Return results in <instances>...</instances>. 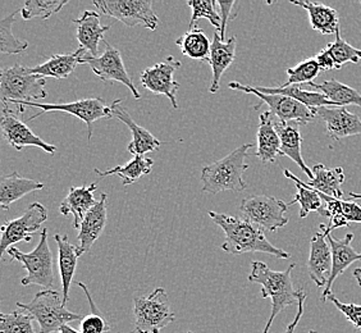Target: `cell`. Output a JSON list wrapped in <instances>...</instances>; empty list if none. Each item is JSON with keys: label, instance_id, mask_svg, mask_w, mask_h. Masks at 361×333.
Returning a JSON list of instances; mask_svg holds the SVG:
<instances>
[{"label": "cell", "instance_id": "obj_1", "mask_svg": "<svg viewBox=\"0 0 361 333\" xmlns=\"http://www.w3.org/2000/svg\"><path fill=\"white\" fill-rule=\"evenodd\" d=\"M209 217L221 227L226 235L223 251L231 255H243L246 253H264L278 259H290L291 254L269 243L264 229L243 218L209 212Z\"/></svg>", "mask_w": 361, "mask_h": 333}, {"label": "cell", "instance_id": "obj_2", "mask_svg": "<svg viewBox=\"0 0 361 333\" xmlns=\"http://www.w3.org/2000/svg\"><path fill=\"white\" fill-rule=\"evenodd\" d=\"M296 264H291L286 271L277 272L271 270L267 264L259 260L251 263L249 281L262 286V298L271 300V313L265 325L263 333H269L273 320L287 306L299 305L300 291L295 290L291 273Z\"/></svg>", "mask_w": 361, "mask_h": 333}, {"label": "cell", "instance_id": "obj_3", "mask_svg": "<svg viewBox=\"0 0 361 333\" xmlns=\"http://www.w3.org/2000/svg\"><path fill=\"white\" fill-rule=\"evenodd\" d=\"M254 144H243L222 159L202 166V191L216 195L223 191L241 193L247 188L243 174L249 168L246 158Z\"/></svg>", "mask_w": 361, "mask_h": 333}, {"label": "cell", "instance_id": "obj_4", "mask_svg": "<svg viewBox=\"0 0 361 333\" xmlns=\"http://www.w3.org/2000/svg\"><path fill=\"white\" fill-rule=\"evenodd\" d=\"M16 306L30 314L39 323L40 333L59 332L64 325L84 318L80 314L70 312L63 303L62 293L53 289L37 292L35 298L27 304L17 303Z\"/></svg>", "mask_w": 361, "mask_h": 333}, {"label": "cell", "instance_id": "obj_5", "mask_svg": "<svg viewBox=\"0 0 361 333\" xmlns=\"http://www.w3.org/2000/svg\"><path fill=\"white\" fill-rule=\"evenodd\" d=\"M47 78L30 73L27 67L14 64L0 75L1 103H34L47 97Z\"/></svg>", "mask_w": 361, "mask_h": 333}, {"label": "cell", "instance_id": "obj_6", "mask_svg": "<svg viewBox=\"0 0 361 333\" xmlns=\"http://www.w3.org/2000/svg\"><path fill=\"white\" fill-rule=\"evenodd\" d=\"M11 260L20 262L27 274L21 279L22 286L37 285L50 290L54 286V262L49 248L48 229H44L40 240L31 253H22L17 248L7 250Z\"/></svg>", "mask_w": 361, "mask_h": 333}, {"label": "cell", "instance_id": "obj_7", "mask_svg": "<svg viewBox=\"0 0 361 333\" xmlns=\"http://www.w3.org/2000/svg\"><path fill=\"white\" fill-rule=\"evenodd\" d=\"M135 333H160L176 320L167 292L158 287L147 296L133 298Z\"/></svg>", "mask_w": 361, "mask_h": 333}, {"label": "cell", "instance_id": "obj_8", "mask_svg": "<svg viewBox=\"0 0 361 333\" xmlns=\"http://www.w3.org/2000/svg\"><path fill=\"white\" fill-rule=\"evenodd\" d=\"M288 204L268 195H257L243 199L240 205V212L243 219L257 224V227L276 232L279 229H283L288 223L287 210Z\"/></svg>", "mask_w": 361, "mask_h": 333}, {"label": "cell", "instance_id": "obj_9", "mask_svg": "<svg viewBox=\"0 0 361 333\" xmlns=\"http://www.w3.org/2000/svg\"><path fill=\"white\" fill-rule=\"evenodd\" d=\"M229 89L241 91L245 94H251L260 99V104L255 107L257 111L263 104L269 107V111L274 117H277L279 122H296L299 125H307L310 121L315 119V113L306 105L301 104L298 100L286 95L279 94H264L255 89V86L243 85V83L232 81L228 83Z\"/></svg>", "mask_w": 361, "mask_h": 333}, {"label": "cell", "instance_id": "obj_10", "mask_svg": "<svg viewBox=\"0 0 361 333\" xmlns=\"http://www.w3.org/2000/svg\"><path fill=\"white\" fill-rule=\"evenodd\" d=\"M92 6L100 13L125 23L128 28L142 25L155 31L159 20L154 13L152 0H92Z\"/></svg>", "mask_w": 361, "mask_h": 333}, {"label": "cell", "instance_id": "obj_11", "mask_svg": "<svg viewBox=\"0 0 361 333\" xmlns=\"http://www.w3.org/2000/svg\"><path fill=\"white\" fill-rule=\"evenodd\" d=\"M17 108L12 109L11 105L3 103L1 111V121L0 128L3 138L7 140L9 146L16 150L21 152L26 146H36L40 147L45 153L53 154L56 152V146L48 144L42 138H39L34 132L28 128L27 123L21 119L22 113L25 111V107L16 105Z\"/></svg>", "mask_w": 361, "mask_h": 333}, {"label": "cell", "instance_id": "obj_12", "mask_svg": "<svg viewBox=\"0 0 361 333\" xmlns=\"http://www.w3.org/2000/svg\"><path fill=\"white\" fill-rule=\"evenodd\" d=\"M48 219V209L40 202H32L26 212L12 221L3 224L1 227V255L16 243H30L32 236L39 232L42 224Z\"/></svg>", "mask_w": 361, "mask_h": 333}, {"label": "cell", "instance_id": "obj_13", "mask_svg": "<svg viewBox=\"0 0 361 333\" xmlns=\"http://www.w3.org/2000/svg\"><path fill=\"white\" fill-rule=\"evenodd\" d=\"M104 44L105 50L102 56L94 58L89 54H85L82 64H87L91 71L104 83H119L125 85L127 89L131 91L133 97L139 100L141 99V94L126 70L121 52L118 49L111 47L108 42H105Z\"/></svg>", "mask_w": 361, "mask_h": 333}, {"label": "cell", "instance_id": "obj_14", "mask_svg": "<svg viewBox=\"0 0 361 333\" xmlns=\"http://www.w3.org/2000/svg\"><path fill=\"white\" fill-rule=\"evenodd\" d=\"M11 105H21V107H34L42 109L44 113L49 111H63L72 114L77 119H81L87 126V139L90 141L92 138V123L97 119H111L113 111L111 105L105 104L104 100L100 97H89L81 99L72 103H56V104H44V103H12Z\"/></svg>", "mask_w": 361, "mask_h": 333}, {"label": "cell", "instance_id": "obj_15", "mask_svg": "<svg viewBox=\"0 0 361 333\" xmlns=\"http://www.w3.org/2000/svg\"><path fill=\"white\" fill-rule=\"evenodd\" d=\"M180 67V61H176L173 56H168L164 62L146 68L140 75L141 85L155 95L167 97L174 109L178 108L177 91L180 87V83L174 80V73Z\"/></svg>", "mask_w": 361, "mask_h": 333}, {"label": "cell", "instance_id": "obj_16", "mask_svg": "<svg viewBox=\"0 0 361 333\" xmlns=\"http://www.w3.org/2000/svg\"><path fill=\"white\" fill-rule=\"evenodd\" d=\"M328 234H332L328 226L324 223H320L319 231L314 234L310 240V253L306 263L310 279L318 287L324 289L328 285V279L332 271V251L326 241Z\"/></svg>", "mask_w": 361, "mask_h": 333}, {"label": "cell", "instance_id": "obj_17", "mask_svg": "<svg viewBox=\"0 0 361 333\" xmlns=\"http://www.w3.org/2000/svg\"><path fill=\"white\" fill-rule=\"evenodd\" d=\"M314 113L326 123V135L334 141L361 135V119L346 107H322Z\"/></svg>", "mask_w": 361, "mask_h": 333}, {"label": "cell", "instance_id": "obj_18", "mask_svg": "<svg viewBox=\"0 0 361 333\" xmlns=\"http://www.w3.org/2000/svg\"><path fill=\"white\" fill-rule=\"evenodd\" d=\"M354 237V234H348L342 240H336L332 234L326 235V241L332 251V271L328 279V285L320 298L323 303H326L328 296L332 293L334 281L340 277L341 274H343L351 264L361 262V253H357L353 246Z\"/></svg>", "mask_w": 361, "mask_h": 333}, {"label": "cell", "instance_id": "obj_19", "mask_svg": "<svg viewBox=\"0 0 361 333\" xmlns=\"http://www.w3.org/2000/svg\"><path fill=\"white\" fill-rule=\"evenodd\" d=\"M121 103H122L121 99L113 102L111 111H113V117L122 121L130 128L131 135H133V140L127 146V150L133 154V157H135V155H145V154L158 150L163 143L157 139L153 133H150L146 128L137 125L133 121V117L130 116L128 111Z\"/></svg>", "mask_w": 361, "mask_h": 333}, {"label": "cell", "instance_id": "obj_20", "mask_svg": "<svg viewBox=\"0 0 361 333\" xmlns=\"http://www.w3.org/2000/svg\"><path fill=\"white\" fill-rule=\"evenodd\" d=\"M72 22L77 26V42L80 48L86 50L89 56H99V44L106 42L104 34L111 30V26H102L100 14L95 11H84Z\"/></svg>", "mask_w": 361, "mask_h": 333}, {"label": "cell", "instance_id": "obj_21", "mask_svg": "<svg viewBox=\"0 0 361 333\" xmlns=\"http://www.w3.org/2000/svg\"><path fill=\"white\" fill-rule=\"evenodd\" d=\"M236 42V36H232L227 42H223L219 32L214 31L208 61L212 71H213V78H212V83L209 87L210 94H216L219 91V85H221L223 73L235 61Z\"/></svg>", "mask_w": 361, "mask_h": 333}, {"label": "cell", "instance_id": "obj_22", "mask_svg": "<svg viewBox=\"0 0 361 333\" xmlns=\"http://www.w3.org/2000/svg\"><path fill=\"white\" fill-rule=\"evenodd\" d=\"M97 182H94L90 186H71L68 195L63 200L59 207V213L62 215L73 217V227L80 229L86 214L94 208L97 200L94 193L97 191Z\"/></svg>", "mask_w": 361, "mask_h": 333}, {"label": "cell", "instance_id": "obj_23", "mask_svg": "<svg viewBox=\"0 0 361 333\" xmlns=\"http://www.w3.org/2000/svg\"><path fill=\"white\" fill-rule=\"evenodd\" d=\"M257 147L255 155L264 164L274 163L281 155V138L276 127L274 116L271 111H264L259 116L257 126Z\"/></svg>", "mask_w": 361, "mask_h": 333}, {"label": "cell", "instance_id": "obj_24", "mask_svg": "<svg viewBox=\"0 0 361 333\" xmlns=\"http://www.w3.org/2000/svg\"><path fill=\"white\" fill-rule=\"evenodd\" d=\"M106 199L108 195L102 194L100 199L94 205V208L86 214L78 229L77 240L80 243L78 248L82 254L91 249V246L104 231L106 224Z\"/></svg>", "mask_w": 361, "mask_h": 333}, {"label": "cell", "instance_id": "obj_25", "mask_svg": "<svg viewBox=\"0 0 361 333\" xmlns=\"http://www.w3.org/2000/svg\"><path fill=\"white\" fill-rule=\"evenodd\" d=\"M54 240L58 246V263L62 282L63 303L66 305L70 301V289L76 273L77 260L82 255V253L77 245L68 241L67 235H56Z\"/></svg>", "mask_w": 361, "mask_h": 333}, {"label": "cell", "instance_id": "obj_26", "mask_svg": "<svg viewBox=\"0 0 361 333\" xmlns=\"http://www.w3.org/2000/svg\"><path fill=\"white\" fill-rule=\"evenodd\" d=\"M279 138H281V155L293 160L301 171L309 177V181L314 178L313 169L306 166L305 160L302 158L301 146L302 136L300 132V125L296 122H276Z\"/></svg>", "mask_w": 361, "mask_h": 333}, {"label": "cell", "instance_id": "obj_27", "mask_svg": "<svg viewBox=\"0 0 361 333\" xmlns=\"http://www.w3.org/2000/svg\"><path fill=\"white\" fill-rule=\"evenodd\" d=\"M324 202V217L329 219L328 229L332 232L334 229L348 227L351 223H361V207L351 200L334 199L331 196L320 194Z\"/></svg>", "mask_w": 361, "mask_h": 333}, {"label": "cell", "instance_id": "obj_28", "mask_svg": "<svg viewBox=\"0 0 361 333\" xmlns=\"http://www.w3.org/2000/svg\"><path fill=\"white\" fill-rule=\"evenodd\" d=\"M87 52L82 48L77 49L72 54H56L50 56L48 61L42 64L36 66L34 68H28L30 73L39 76L51 77L56 80H64L76 70L78 64H82V58Z\"/></svg>", "mask_w": 361, "mask_h": 333}, {"label": "cell", "instance_id": "obj_29", "mask_svg": "<svg viewBox=\"0 0 361 333\" xmlns=\"http://www.w3.org/2000/svg\"><path fill=\"white\" fill-rule=\"evenodd\" d=\"M42 188V182L22 177L17 172L3 176L0 180V207L3 210H8L13 202L23 196Z\"/></svg>", "mask_w": 361, "mask_h": 333}, {"label": "cell", "instance_id": "obj_30", "mask_svg": "<svg viewBox=\"0 0 361 333\" xmlns=\"http://www.w3.org/2000/svg\"><path fill=\"white\" fill-rule=\"evenodd\" d=\"M291 3L305 9L309 14V21L314 31L319 32L322 35H336L340 31V17L334 8L313 1L292 0Z\"/></svg>", "mask_w": 361, "mask_h": 333}, {"label": "cell", "instance_id": "obj_31", "mask_svg": "<svg viewBox=\"0 0 361 333\" xmlns=\"http://www.w3.org/2000/svg\"><path fill=\"white\" fill-rule=\"evenodd\" d=\"M313 180L306 182L307 186L317 190L320 194L331 196L334 199H342V185L345 182V172L342 166L326 168L324 164L318 163L313 166Z\"/></svg>", "mask_w": 361, "mask_h": 333}, {"label": "cell", "instance_id": "obj_32", "mask_svg": "<svg viewBox=\"0 0 361 333\" xmlns=\"http://www.w3.org/2000/svg\"><path fill=\"white\" fill-rule=\"evenodd\" d=\"M283 174H285L286 178L293 181L295 186L298 188V193L295 195L293 200L287 202L288 207H291L293 204H299L300 218H306L312 212H317L324 217L326 208H324V202L322 200L319 193L310 186H307L306 182L298 178L295 174H292L291 171L285 169Z\"/></svg>", "mask_w": 361, "mask_h": 333}, {"label": "cell", "instance_id": "obj_33", "mask_svg": "<svg viewBox=\"0 0 361 333\" xmlns=\"http://www.w3.org/2000/svg\"><path fill=\"white\" fill-rule=\"evenodd\" d=\"M154 166V160L152 158H147L145 155H135L133 159L127 162L123 166H117L108 171H100L95 168V174H99L100 177H108V176H118L119 178L123 182L125 186L131 185L133 182L139 180L140 177L146 176L152 172V168Z\"/></svg>", "mask_w": 361, "mask_h": 333}, {"label": "cell", "instance_id": "obj_34", "mask_svg": "<svg viewBox=\"0 0 361 333\" xmlns=\"http://www.w3.org/2000/svg\"><path fill=\"white\" fill-rule=\"evenodd\" d=\"M255 89L260 92H264V94H279V95L292 97V99L300 102L301 104L306 105L313 111L314 109L322 108V107H338L332 103L331 100H328L324 94L318 92V91L306 90L298 85H292V86L282 85L279 87H257L255 86Z\"/></svg>", "mask_w": 361, "mask_h": 333}, {"label": "cell", "instance_id": "obj_35", "mask_svg": "<svg viewBox=\"0 0 361 333\" xmlns=\"http://www.w3.org/2000/svg\"><path fill=\"white\" fill-rule=\"evenodd\" d=\"M306 86H312L315 90H319L322 94L326 95L328 100H331L334 104L338 107H346V105H356L361 108V94L354 87L340 83L337 80H326L324 83H312Z\"/></svg>", "mask_w": 361, "mask_h": 333}, {"label": "cell", "instance_id": "obj_36", "mask_svg": "<svg viewBox=\"0 0 361 333\" xmlns=\"http://www.w3.org/2000/svg\"><path fill=\"white\" fill-rule=\"evenodd\" d=\"M176 45L180 47L183 56L195 61H209L212 42H209L208 36L205 35L202 28H194L188 30L185 35L176 40Z\"/></svg>", "mask_w": 361, "mask_h": 333}, {"label": "cell", "instance_id": "obj_37", "mask_svg": "<svg viewBox=\"0 0 361 333\" xmlns=\"http://www.w3.org/2000/svg\"><path fill=\"white\" fill-rule=\"evenodd\" d=\"M17 13H21V9L9 14L0 21V52L3 54H20L28 48V42L14 36L12 31Z\"/></svg>", "mask_w": 361, "mask_h": 333}, {"label": "cell", "instance_id": "obj_38", "mask_svg": "<svg viewBox=\"0 0 361 333\" xmlns=\"http://www.w3.org/2000/svg\"><path fill=\"white\" fill-rule=\"evenodd\" d=\"M326 50L332 58L336 70H341L346 63L361 62V49L355 48L342 39L340 31L336 34V40L326 45Z\"/></svg>", "mask_w": 361, "mask_h": 333}, {"label": "cell", "instance_id": "obj_39", "mask_svg": "<svg viewBox=\"0 0 361 333\" xmlns=\"http://www.w3.org/2000/svg\"><path fill=\"white\" fill-rule=\"evenodd\" d=\"M68 4V0H28L21 9L23 20L42 18L49 20L54 13H58L64 6Z\"/></svg>", "mask_w": 361, "mask_h": 333}, {"label": "cell", "instance_id": "obj_40", "mask_svg": "<svg viewBox=\"0 0 361 333\" xmlns=\"http://www.w3.org/2000/svg\"><path fill=\"white\" fill-rule=\"evenodd\" d=\"M216 4V1L213 0H188V6L192 11L190 20V30L196 28V23L199 20L207 18L213 25V28H216L218 32H221L222 18L214 9Z\"/></svg>", "mask_w": 361, "mask_h": 333}, {"label": "cell", "instance_id": "obj_41", "mask_svg": "<svg viewBox=\"0 0 361 333\" xmlns=\"http://www.w3.org/2000/svg\"><path fill=\"white\" fill-rule=\"evenodd\" d=\"M34 318L23 310L0 314V333H36Z\"/></svg>", "mask_w": 361, "mask_h": 333}, {"label": "cell", "instance_id": "obj_42", "mask_svg": "<svg viewBox=\"0 0 361 333\" xmlns=\"http://www.w3.org/2000/svg\"><path fill=\"white\" fill-rule=\"evenodd\" d=\"M319 64L315 61V58H309L302 62H300L296 67L288 68L286 71L288 75L287 83L283 86H292V85H309L313 83L320 73Z\"/></svg>", "mask_w": 361, "mask_h": 333}, {"label": "cell", "instance_id": "obj_43", "mask_svg": "<svg viewBox=\"0 0 361 333\" xmlns=\"http://www.w3.org/2000/svg\"><path fill=\"white\" fill-rule=\"evenodd\" d=\"M328 300H329L331 303H334V305L346 317V320H348L356 329L361 331V305L353 304V303H351V304L341 303L340 300L336 298L334 293H331V295L328 296L326 301H328Z\"/></svg>", "mask_w": 361, "mask_h": 333}, {"label": "cell", "instance_id": "obj_44", "mask_svg": "<svg viewBox=\"0 0 361 333\" xmlns=\"http://www.w3.org/2000/svg\"><path fill=\"white\" fill-rule=\"evenodd\" d=\"M216 6L221 8V18H222V28L219 35L222 37L223 42L226 37V30H227V23L229 20H235L236 18V13H232V8L236 6V1H216Z\"/></svg>", "mask_w": 361, "mask_h": 333}, {"label": "cell", "instance_id": "obj_45", "mask_svg": "<svg viewBox=\"0 0 361 333\" xmlns=\"http://www.w3.org/2000/svg\"><path fill=\"white\" fill-rule=\"evenodd\" d=\"M306 292L304 290L300 291L299 305H298V313L295 315V320H292L291 323L287 326L283 333H295V329L298 328V325L300 320L302 318L304 314V306H305Z\"/></svg>", "mask_w": 361, "mask_h": 333}, {"label": "cell", "instance_id": "obj_46", "mask_svg": "<svg viewBox=\"0 0 361 333\" xmlns=\"http://www.w3.org/2000/svg\"><path fill=\"white\" fill-rule=\"evenodd\" d=\"M58 333H81L78 332L77 329H75V328H72V327L68 326V325H64V326L59 329V332Z\"/></svg>", "mask_w": 361, "mask_h": 333}, {"label": "cell", "instance_id": "obj_47", "mask_svg": "<svg viewBox=\"0 0 361 333\" xmlns=\"http://www.w3.org/2000/svg\"><path fill=\"white\" fill-rule=\"evenodd\" d=\"M354 277L355 279H356V282H357L361 287V268H356V270H355Z\"/></svg>", "mask_w": 361, "mask_h": 333}, {"label": "cell", "instance_id": "obj_48", "mask_svg": "<svg viewBox=\"0 0 361 333\" xmlns=\"http://www.w3.org/2000/svg\"><path fill=\"white\" fill-rule=\"evenodd\" d=\"M350 199H355V200H361V194H357V193H350Z\"/></svg>", "mask_w": 361, "mask_h": 333}, {"label": "cell", "instance_id": "obj_49", "mask_svg": "<svg viewBox=\"0 0 361 333\" xmlns=\"http://www.w3.org/2000/svg\"><path fill=\"white\" fill-rule=\"evenodd\" d=\"M105 333H114L113 332V328H111V327H109V328H108V331H106V332Z\"/></svg>", "mask_w": 361, "mask_h": 333}, {"label": "cell", "instance_id": "obj_50", "mask_svg": "<svg viewBox=\"0 0 361 333\" xmlns=\"http://www.w3.org/2000/svg\"><path fill=\"white\" fill-rule=\"evenodd\" d=\"M307 333H317V332H315V331H309V332H307Z\"/></svg>", "mask_w": 361, "mask_h": 333}, {"label": "cell", "instance_id": "obj_51", "mask_svg": "<svg viewBox=\"0 0 361 333\" xmlns=\"http://www.w3.org/2000/svg\"><path fill=\"white\" fill-rule=\"evenodd\" d=\"M186 333H192V332H186Z\"/></svg>", "mask_w": 361, "mask_h": 333}]
</instances>
